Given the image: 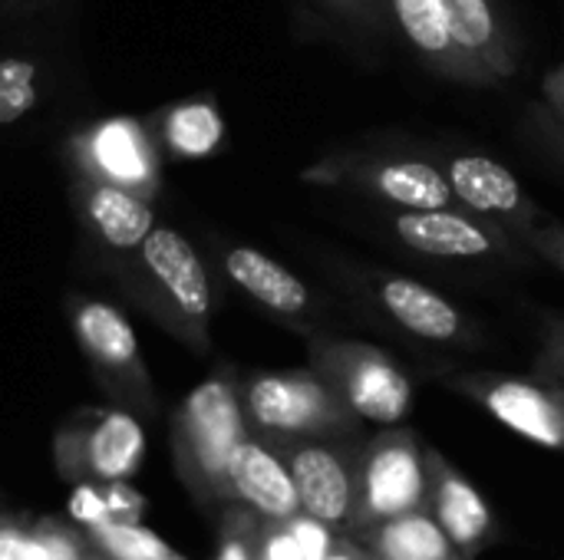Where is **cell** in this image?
Listing matches in <instances>:
<instances>
[{
  "instance_id": "24",
  "label": "cell",
  "mask_w": 564,
  "mask_h": 560,
  "mask_svg": "<svg viewBox=\"0 0 564 560\" xmlns=\"http://www.w3.org/2000/svg\"><path fill=\"white\" fill-rule=\"evenodd\" d=\"M36 99V66L23 56H0V125L23 119Z\"/></svg>"
},
{
  "instance_id": "32",
  "label": "cell",
  "mask_w": 564,
  "mask_h": 560,
  "mask_svg": "<svg viewBox=\"0 0 564 560\" xmlns=\"http://www.w3.org/2000/svg\"><path fill=\"white\" fill-rule=\"evenodd\" d=\"M542 102H545V106H552L558 116H564V66L552 69V73L545 76V86H542Z\"/></svg>"
},
{
  "instance_id": "10",
  "label": "cell",
  "mask_w": 564,
  "mask_h": 560,
  "mask_svg": "<svg viewBox=\"0 0 564 560\" xmlns=\"http://www.w3.org/2000/svg\"><path fill=\"white\" fill-rule=\"evenodd\" d=\"M430 495V465L420 439L410 429L387 426L360 452V518L390 521L420 505Z\"/></svg>"
},
{
  "instance_id": "9",
  "label": "cell",
  "mask_w": 564,
  "mask_h": 560,
  "mask_svg": "<svg viewBox=\"0 0 564 560\" xmlns=\"http://www.w3.org/2000/svg\"><path fill=\"white\" fill-rule=\"evenodd\" d=\"M357 436H321L288 442L284 462L294 475L301 508L324 525H347L360 512Z\"/></svg>"
},
{
  "instance_id": "7",
  "label": "cell",
  "mask_w": 564,
  "mask_h": 560,
  "mask_svg": "<svg viewBox=\"0 0 564 560\" xmlns=\"http://www.w3.org/2000/svg\"><path fill=\"white\" fill-rule=\"evenodd\" d=\"M221 274L274 323L291 327L294 333H334V300L314 290L304 277H297L281 261L268 257L251 244H228L218 254Z\"/></svg>"
},
{
  "instance_id": "37",
  "label": "cell",
  "mask_w": 564,
  "mask_h": 560,
  "mask_svg": "<svg viewBox=\"0 0 564 560\" xmlns=\"http://www.w3.org/2000/svg\"><path fill=\"white\" fill-rule=\"evenodd\" d=\"M330 560H354V558H350V554H334Z\"/></svg>"
},
{
  "instance_id": "2",
  "label": "cell",
  "mask_w": 564,
  "mask_h": 560,
  "mask_svg": "<svg viewBox=\"0 0 564 560\" xmlns=\"http://www.w3.org/2000/svg\"><path fill=\"white\" fill-rule=\"evenodd\" d=\"M377 224L406 254L473 271H532L542 261L496 221L463 208H380Z\"/></svg>"
},
{
  "instance_id": "5",
  "label": "cell",
  "mask_w": 564,
  "mask_h": 560,
  "mask_svg": "<svg viewBox=\"0 0 564 560\" xmlns=\"http://www.w3.org/2000/svg\"><path fill=\"white\" fill-rule=\"evenodd\" d=\"M307 343L311 366L340 393L360 422L400 426L410 416L413 380L387 350L337 333H314Z\"/></svg>"
},
{
  "instance_id": "31",
  "label": "cell",
  "mask_w": 564,
  "mask_h": 560,
  "mask_svg": "<svg viewBox=\"0 0 564 560\" xmlns=\"http://www.w3.org/2000/svg\"><path fill=\"white\" fill-rule=\"evenodd\" d=\"M264 560H304L301 548H297V541H294V535H291V528H288V531H278V535H271V538H268Z\"/></svg>"
},
{
  "instance_id": "14",
  "label": "cell",
  "mask_w": 564,
  "mask_h": 560,
  "mask_svg": "<svg viewBox=\"0 0 564 560\" xmlns=\"http://www.w3.org/2000/svg\"><path fill=\"white\" fill-rule=\"evenodd\" d=\"M449 23L473 63H479L496 86H506L519 76L522 53L509 13L499 0H446Z\"/></svg>"
},
{
  "instance_id": "28",
  "label": "cell",
  "mask_w": 564,
  "mask_h": 560,
  "mask_svg": "<svg viewBox=\"0 0 564 560\" xmlns=\"http://www.w3.org/2000/svg\"><path fill=\"white\" fill-rule=\"evenodd\" d=\"M525 248H529L539 261L552 264L558 274H564V221H558L555 215H549V218L525 238Z\"/></svg>"
},
{
  "instance_id": "20",
  "label": "cell",
  "mask_w": 564,
  "mask_h": 560,
  "mask_svg": "<svg viewBox=\"0 0 564 560\" xmlns=\"http://www.w3.org/2000/svg\"><path fill=\"white\" fill-rule=\"evenodd\" d=\"M373 548L383 560H459L443 525L423 512L380 521L373 531Z\"/></svg>"
},
{
  "instance_id": "15",
  "label": "cell",
  "mask_w": 564,
  "mask_h": 560,
  "mask_svg": "<svg viewBox=\"0 0 564 560\" xmlns=\"http://www.w3.org/2000/svg\"><path fill=\"white\" fill-rule=\"evenodd\" d=\"M79 211L93 241L116 254L139 251L155 228L149 201L109 178H86L79 185Z\"/></svg>"
},
{
  "instance_id": "18",
  "label": "cell",
  "mask_w": 564,
  "mask_h": 560,
  "mask_svg": "<svg viewBox=\"0 0 564 560\" xmlns=\"http://www.w3.org/2000/svg\"><path fill=\"white\" fill-rule=\"evenodd\" d=\"M73 333L99 370L129 373L139 366L135 333L116 307H109L102 300L79 297L73 304Z\"/></svg>"
},
{
  "instance_id": "19",
  "label": "cell",
  "mask_w": 564,
  "mask_h": 560,
  "mask_svg": "<svg viewBox=\"0 0 564 560\" xmlns=\"http://www.w3.org/2000/svg\"><path fill=\"white\" fill-rule=\"evenodd\" d=\"M93 158L109 182H119L126 188L152 182V165H155L152 145L135 122L126 119L106 122L93 139Z\"/></svg>"
},
{
  "instance_id": "27",
  "label": "cell",
  "mask_w": 564,
  "mask_h": 560,
  "mask_svg": "<svg viewBox=\"0 0 564 560\" xmlns=\"http://www.w3.org/2000/svg\"><path fill=\"white\" fill-rule=\"evenodd\" d=\"M532 376L564 389V314H552L542 323L539 333V350H535V363H532Z\"/></svg>"
},
{
  "instance_id": "11",
  "label": "cell",
  "mask_w": 564,
  "mask_h": 560,
  "mask_svg": "<svg viewBox=\"0 0 564 560\" xmlns=\"http://www.w3.org/2000/svg\"><path fill=\"white\" fill-rule=\"evenodd\" d=\"M449 386L482 406L516 436L564 452V389L542 380H519L502 373H456Z\"/></svg>"
},
{
  "instance_id": "22",
  "label": "cell",
  "mask_w": 564,
  "mask_h": 560,
  "mask_svg": "<svg viewBox=\"0 0 564 560\" xmlns=\"http://www.w3.org/2000/svg\"><path fill=\"white\" fill-rule=\"evenodd\" d=\"M142 449H145V439H142L139 422L126 413H109L89 439V462L96 475L122 479L135 469Z\"/></svg>"
},
{
  "instance_id": "21",
  "label": "cell",
  "mask_w": 564,
  "mask_h": 560,
  "mask_svg": "<svg viewBox=\"0 0 564 560\" xmlns=\"http://www.w3.org/2000/svg\"><path fill=\"white\" fill-rule=\"evenodd\" d=\"M321 20L360 53H380L393 33L387 0H307Z\"/></svg>"
},
{
  "instance_id": "12",
  "label": "cell",
  "mask_w": 564,
  "mask_h": 560,
  "mask_svg": "<svg viewBox=\"0 0 564 560\" xmlns=\"http://www.w3.org/2000/svg\"><path fill=\"white\" fill-rule=\"evenodd\" d=\"M390 23L397 36L410 46V53L426 66L433 76H443L459 86L473 89H496L492 76L466 56L459 46L446 0H387Z\"/></svg>"
},
{
  "instance_id": "34",
  "label": "cell",
  "mask_w": 564,
  "mask_h": 560,
  "mask_svg": "<svg viewBox=\"0 0 564 560\" xmlns=\"http://www.w3.org/2000/svg\"><path fill=\"white\" fill-rule=\"evenodd\" d=\"M17 560H50V548H46V545H40V541H23L20 558Z\"/></svg>"
},
{
  "instance_id": "26",
  "label": "cell",
  "mask_w": 564,
  "mask_h": 560,
  "mask_svg": "<svg viewBox=\"0 0 564 560\" xmlns=\"http://www.w3.org/2000/svg\"><path fill=\"white\" fill-rule=\"evenodd\" d=\"M522 132H525V139L539 152H545L564 172V116H558L542 99L539 102H529L525 106V116H522Z\"/></svg>"
},
{
  "instance_id": "23",
  "label": "cell",
  "mask_w": 564,
  "mask_h": 560,
  "mask_svg": "<svg viewBox=\"0 0 564 560\" xmlns=\"http://www.w3.org/2000/svg\"><path fill=\"white\" fill-rule=\"evenodd\" d=\"M225 139L221 112L212 102H182L165 116V142L182 158H205Z\"/></svg>"
},
{
  "instance_id": "4",
  "label": "cell",
  "mask_w": 564,
  "mask_h": 560,
  "mask_svg": "<svg viewBox=\"0 0 564 560\" xmlns=\"http://www.w3.org/2000/svg\"><path fill=\"white\" fill-rule=\"evenodd\" d=\"M317 188H340L373 201L377 208H446L459 205L449 182L430 152H390V149H347L317 158L301 175Z\"/></svg>"
},
{
  "instance_id": "16",
  "label": "cell",
  "mask_w": 564,
  "mask_h": 560,
  "mask_svg": "<svg viewBox=\"0 0 564 560\" xmlns=\"http://www.w3.org/2000/svg\"><path fill=\"white\" fill-rule=\"evenodd\" d=\"M225 482L238 492V498H245L251 508H258L268 518L291 521L301 508L297 485L288 462L274 455L268 446L251 442L248 436L235 446L225 469Z\"/></svg>"
},
{
  "instance_id": "29",
  "label": "cell",
  "mask_w": 564,
  "mask_h": 560,
  "mask_svg": "<svg viewBox=\"0 0 564 560\" xmlns=\"http://www.w3.org/2000/svg\"><path fill=\"white\" fill-rule=\"evenodd\" d=\"M291 535L301 548L304 560H330L334 558V541H330V525L317 521V518H294L291 521Z\"/></svg>"
},
{
  "instance_id": "36",
  "label": "cell",
  "mask_w": 564,
  "mask_h": 560,
  "mask_svg": "<svg viewBox=\"0 0 564 560\" xmlns=\"http://www.w3.org/2000/svg\"><path fill=\"white\" fill-rule=\"evenodd\" d=\"M221 560H248V554H245L238 545H228V548H225V554H221Z\"/></svg>"
},
{
  "instance_id": "17",
  "label": "cell",
  "mask_w": 564,
  "mask_h": 560,
  "mask_svg": "<svg viewBox=\"0 0 564 560\" xmlns=\"http://www.w3.org/2000/svg\"><path fill=\"white\" fill-rule=\"evenodd\" d=\"M426 465H430V488H433L430 498L436 505V521L443 525V531L449 535L459 554H476L492 528L489 505L440 452L430 449Z\"/></svg>"
},
{
  "instance_id": "33",
  "label": "cell",
  "mask_w": 564,
  "mask_h": 560,
  "mask_svg": "<svg viewBox=\"0 0 564 560\" xmlns=\"http://www.w3.org/2000/svg\"><path fill=\"white\" fill-rule=\"evenodd\" d=\"M20 548H23V541L13 531H0V560H17Z\"/></svg>"
},
{
  "instance_id": "25",
  "label": "cell",
  "mask_w": 564,
  "mask_h": 560,
  "mask_svg": "<svg viewBox=\"0 0 564 560\" xmlns=\"http://www.w3.org/2000/svg\"><path fill=\"white\" fill-rule=\"evenodd\" d=\"M99 541L106 545V551L116 560H165L169 551L165 545L145 531V528H135V525H109L102 521L99 525Z\"/></svg>"
},
{
  "instance_id": "1",
  "label": "cell",
  "mask_w": 564,
  "mask_h": 560,
  "mask_svg": "<svg viewBox=\"0 0 564 560\" xmlns=\"http://www.w3.org/2000/svg\"><path fill=\"white\" fill-rule=\"evenodd\" d=\"M321 264L357 314L400 340L430 350H479L486 340L482 323L466 307L410 274H393L347 254H324Z\"/></svg>"
},
{
  "instance_id": "30",
  "label": "cell",
  "mask_w": 564,
  "mask_h": 560,
  "mask_svg": "<svg viewBox=\"0 0 564 560\" xmlns=\"http://www.w3.org/2000/svg\"><path fill=\"white\" fill-rule=\"evenodd\" d=\"M69 512H73V518H79V521H86V525H102L106 515H109L106 502H102L93 488H76V495H73V502H69Z\"/></svg>"
},
{
  "instance_id": "3",
  "label": "cell",
  "mask_w": 564,
  "mask_h": 560,
  "mask_svg": "<svg viewBox=\"0 0 564 560\" xmlns=\"http://www.w3.org/2000/svg\"><path fill=\"white\" fill-rule=\"evenodd\" d=\"M135 254L139 264L129 277V287L139 304L152 310L172 333L205 347L215 314V287L195 244L182 231L155 224Z\"/></svg>"
},
{
  "instance_id": "35",
  "label": "cell",
  "mask_w": 564,
  "mask_h": 560,
  "mask_svg": "<svg viewBox=\"0 0 564 560\" xmlns=\"http://www.w3.org/2000/svg\"><path fill=\"white\" fill-rule=\"evenodd\" d=\"M46 548H50V560H73V548L66 541H59V538L50 541Z\"/></svg>"
},
{
  "instance_id": "6",
  "label": "cell",
  "mask_w": 564,
  "mask_h": 560,
  "mask_svg": "<svg viewBox=\"0 0 564 560\" xmlns=\"http://www.w3.org/2000/svg\"><path fill=\"white\" fill-rule=\"evenodd\" d=\"M245 409L258 429L281 439L357 436L360 429V416L314 366L251 376L245 386Z\"/></svg>"
},
{
  "instance_id": "13",
  "label": "cell",
  "mask_w": 564,
  "mask_h": 560,
  "mask_svg": "<svg viewBox=\"0 0 564 560\" xmlns=\"http://www.w3.org/2000/svg\"><path fill=\"white\" fill-rule=\"evenodd\" d=\"M182 422H185L188 449H192L195 462L202 465V472L225 482L228 459H231L235 446L245 439V413L235 396V386L228 380L202 383L188 396Z\"/></svg>"
},
{
  "instance_id": "8",
  "label": "cell",
  "mask_w": 564,
  "mask_h": 560,
  "mask_svg": "<svg viewBox=\"0 0 564 560\" xmlns=\"http://www.w3.org/2000/svg\"><path fill=\"white\" fill-rule=\"evenodd\" d=\"M430 155L443 168L453 198L463 208L506 228L519 244H525V238L549 218V211L522 188L512 168H506L499 158L463 145H443Z\"/></svg>"
}]
</instances>
